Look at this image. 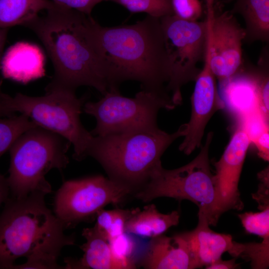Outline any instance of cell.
<instances>
[{
  "instance_id": "cell-1",
  "label": "cell",
  "mask_w": 269,
  "mask_h": 269,
  "mask_svg": "<svg viewBox=\"0 0 269 269\" xmlns=\"http://www.w3.org/2000/svg\"><path fill=\"white\" fill-rule=\"evenodd\" d=\"M46 11L24 25L41 40L53 64L54 74L46 92H76L79 87L89 86L104 95L109 86L94 32L95 19L55 3Z\"/></svg>"
},
{
  "instance_id": "cell-2",
  "label": "cell",
  "mask_w": 269,
  "mask_h": 269,
  "mask_svg": "<svg viewBox=\"0 0 269 269\" xmlns=\"http://www.w3.org/2000/svg\"><path fill=\"white\" fill-rule=\"evenodd\" d=\"M95 37L103 57L109 91L135 81L141 90L171 99L166 91L169 65L160 18L147 15L131 25L103 26L95 20Z\"/></svg>"
},
{
  "instance_id": "cell-3",
  "label": "cell",
  "mask_w": 269,
  "mask_h": 269,
  "mask_svg": "<svg viewBox=\"0 0 269 269\" xmlns=\"http://www.w3.org/2000/svg\"><path fill=\"white\" fill-rule=\"evenodd\" d=\"M45 195L10 196L0 214V269H61L62 249L75 244L73 236L47 208Z\"/></svg>"
},
{
  "instance_id": "cell-4",
  "label": "cell",
  "mask_w": 269,
  "mask_h": 269,
  "mask_svg": "<svg viewBox=\"0 0 269 269\" xmlns=\"http://www.w3.org/2000/svg\"><path fill=\"white\" fill-rule=\"evenodd\" d=\"M186 132L185 123L171 134L158 128L93 136L87 157L97 161L109 178L129 187L134 193L161 164L160 158L166 149L178 138L184 137Z\"/></svg>"
},
{
  "instance_id": "cell-5",
  "label": "cell",
  "mask_w": 269,
  "mask_h": 269,
  "mask_svg": "<svg viewBox=\"0 0 269 269\" xmlns=\"http://www.w3.org/2000/svg\"><path fill=\"white\" fill-rule=\"evenodd\" d=\"M71 144L63 137L38 126L22 133L9 150L6 179L10 196L20 198L32 193H50L51 186L45 176L52 169L66 168Z\"/></svg>"
},
{
  "instance_id": "cell-6",
  "label": "cell",
  "mask_w": 269,
  "mask_h": 269,
  "mask_svg": "<svg viewBox=\"0 0 269 269\" xmlns=\"http://www.w3.org/2000/svg\"><path fill=\"white\" fill-rule=\"evenodd\" d=\"M87 97L78 98L75 92L54 90L40 97L17 93L6 97L9 111L18 112L28 117L37 126L53 132L68 140L73 146V157L81 161L87 157V151L93 135L80 120Z\"/></svg>"
},
{
  "instance_id": "cell-7",
  "label": "cell",
  "mask_w": 269,
  "mask_h": 269,
  "mask_svg": "<svg viewBox=\"0 0 269 269\" xmlns=\"http://www.w3.org/2000/svg\"><path fill=\"white\" fill-rule=\"evenodd\" d=\"M213 137V132H209L197 156L186 165L174 169H165L161 164L156 167L134 197L144 203L162 197L188 200L198 206V214H205L215 197L209 158Z\"/></svg>"
},
{
  "instance_id": "cell-8",
  "label": "cell",
  "mask_w": 269,
  "mask_h": 269,
  "mask_svg": "<svg viewBox=\"0 0 269 269\" xmlns=\"http://www.w3.org/2000/svg\"><path fill=\"white\" fill-rule=\"evenodd\" d=\"M176 107L170 98L143 90L133 98L109 91L98 101L86 102L83 110L96 119V126L91 134L104 136L158 128L159 111Z\"/></svg>"
},
{
  "instance_id": "cell-9",
  "label": "cell",
  "mask_w": 269,
  "mask_h": 269,
  "mask_svg": "<svg viewBox=\"0 0 269 269\" xmlns=\"http://www.w3.org/2000/svg\"><path fill=\"white\" fill-rule=\"evenodd\" d=\"M169 65L166 91L174 105L182 103L181 89L195 81L207 50L209 21H188L174 14L160 18Z\"/></svg>"
},
{
  "instance_id": "cell-10",
  "label": "cell",
  "mask_w": 269,
  "mask_h": 269,
  "mask_svg": "<svg viewBox=\"0 0 269 269\" xmlns=\"http://www.w3.org/2000/svg\"><path fill=\"white\" fill-rule=\"evenodd\" d=\"M134 191L102 175L64 182L54 197V213L65 229L93 220L109 204L119 205Z\"/></svg>"
},
{
  "instance_id": "cell-11",
  "label": "cell",
  "mask_w": 269,
  "mask_h": 269,
  "mask_svg": "<svg viewBox=\"0 0 269 269\" xmlns=\"http://www.w3.org/2000/svg\"><path fill=\"white\" fill-rule=\"evenodd\" d=\"M251 143L247 133L239 125L220 159L214 163L215 197L205 214L209 225L215 226L220 217L225 212L241 210L244 208L238 185Z\"/></svg>"
},
{
  "instance_id": "cell-12",
  "label": "cell",
  "mask_w": 269,
  "mask_h": 269,
  "mask_svg": "<svg viewBox=\"0 0 269 269\" xmlns=\"http://www.w3.org/2000/svg\"><path fill=\"white\" fill-rule=\"evenodd\" d=\"M207 7L210 64L216 78L221 81L233 75L242 64L246 33L230 11L216 13L213 4H207Z\"/></svg>"
},
{
  "instance_id": "cell-13",
  "label": "cell",
  "mask_w": 269,
  "mask_h": 269,
  "mask_svg": "<svg viewBox=\"0 0 269 269\" xmlns=\"http://www.w3.org/2000/svg\"><path fill=\"white\" fill-rule=\"evenodd\" d=\"M201 69L195 82L194 91L191 97V112L186 124V132L179 146L180 151L189 155L201 145L206 125L219 110L225 104L219 96L214 75L210 64L208 49Z\"/></svg>"
},
{
  "instance_id": "cell-14",
  "label": "cell",
  "mask_w": 269,
  "mask_h": 269,
  "mask_svg": "<svg viewBox=\"0 0 269 269\" xmlns=\"http://www.w3.org/2000/svg\"><path fill=\"white\" fill-rule=\"evenodd\" d=\"M139 264L146 269L197 268L184 232L151 238Z\"/></svg>"
},
{
  "instance_id": "cell-15",
  "label": "cell",
  "mask_w": 269,
  "mask_h": 269,
  "mask_svg": "<svg viewBox=\"0 0 269 269\" xmlns=\"http://www.w3.org/2000/svg\"><path fill=\"white\" fill-rule=\"evenodd\" d=\"M82 236L86 242L80 248L84 254L79 260L65 259L64 269H135L134 260L116 255L108 239L94 227L83 229Z\"/></svg>"
},
{
  "instance_id": "cell-16",
  "label": "cell",
  "mask_w": 269,
  "mask_h": 269,
  "mask_svg": "<svg viewBox=\"0 0 269 269\" xmlns=\"http://www.w3.org/2000/svg\"><path fill=\"white\" fill-rule=\"evenodd\" d=\"M44 57L39 47L19 42L10 47L0 62L3 76L26 84L45 74Z\"/></svg>"
},
{
  "instance_id": "cell-17",
  "label": "cell",
  "mask_w": 269,
  "mask_h": 269,
  "mask_svg": "<svg viewBox=\"0 0 269 269\" xmlns=\"http://www.w3.org/2000/svg\"><path fill=\"white\" fill-rule=\"evenodd\" d=\"M198 215V223L193 230L184 232L197 268L210 264L229 252L234 241L231 235L216 233L209 228L206 217Z\"/></svg>"
},
{
  "instance_id": "cell-18",
  "label": "cell",
  "mask_w": 269,
  "mask_h": 269,
  "mask_svg": "<svg viewBox=\"0 0 269 269\" xmlns=\"http://www.w3.org/2000/svg\"><path fill=\"white\" fill-rule=\"evenodd\" d=\"M179 219L178 211L163 214L158 211L155 205L148 204L142 210L135 208L126 223L125 233L152 238L177 225Z\"/></svg>"
},
{
  "instance_id": "cell-19",
  "label": "cell",
  "mask_w": 269,
  "mask_h": 269,
  "mask_svg": "<svg viewBox=\"0 0 269 269\" xmlns=\"http://www.w3.org/2000/svg\"><path fill=\"white\" fill-rule=\"evenodd\" d=\"M232 13H238L245 22L248 44L269 42V0H236Z\"/></svg>"
},
{
  "instance_id": "cell-20",
  "label": "cell",
  "mask_w": 269,
  "mask_h": 269,
  "mask_svg": "<svg viewBox=\"0 0 269 269\" xmlns=\"http://www.w3.org/2000/svg\"><path fill=\"white\" fill-rule=\"evenodd\" d=\"M49 0H0V28L26 23L38 16V13L52 7Z\"/></svg>"
},
{
  "instance_id": "cell-21",
  "label": "cell",
  "mask_w": 269,
  "mask_h": 269,
  "mask_svg": "<svg viewBox=\"0 0 269 269\" xmlns=\"http://www.w3.org/2000/svg\"><path fill=\"white\" fill-rule=\"evenodd\" d=\"M35 126L37 125L21 114L0 118V157L22 133Z\"/></svg>"
},
{
  "instance_id": "cell-22",
  "label": "cell",
  "mask_w": 269,
  "mask_h": 269,
  "mask_svg": "<svg viewBox=\"0 0 269 269\" xmlns=\"http://www.w3.org/2000/svg\"><path fill=\"white\" fill-rule=\"evenodd\" d=\"M228 253L233 257H241L250 261L253 269H267L269 265V239H263L261 243L234 241Z\"/></svg>"
},
{
  "instance_id": "cell-23",
  "label": "cell",
  "mask_w": 269,
  "mask_h": 269,
  "mask_svg": "<svg viewBox=\"0 0 269 269\" xmlns=\"http://www.w3.org/2000/svg\"><path fill=\"white\" fill-rule=\"evenodd\" d=\"M120 4L132 12H145L160 18L173 14L171 0H105Z\"/></svg>"
},
{
  "instance_id": "cell-24",
  "label": "cell",
  "mask_w": 269,
  "mask_h": 269,
  "mask_svg": "<svg viewBox=\"0 0 269 269\" xmlns=\"http://www.w3.org/2000/svg\"><path fill=\"white\" fill-rule=\"evenodd\" d=\"M258 212H248L238 217L245 231L259 236L263 239H269V207Z\"/></svg>"
},
{
  "instance_id": "cell-25",
  "label": "cell",
  "mask_w": 269,
  "mask_h": 269,
  "mask_svg": "<svg viewBox=\"0 0 269 269\" xmlns=\"http://www.w3.org/2000/svg\"><path fill=\"white\" fill-rule=\"evenodd\" d=\"M173 14L188 21H196L202 14V6L199 0H171Z\"/></svg>"
},
{
  "instance_id": "cell-26",
  "label": "cell",
  "mask_w": 269,
  "mask_h": 269,
  "mask_svg": "<svg viewBox=\"0 0 269 269\" xmlns=\"http://www.w3.org/2000/svg\"><path fill=\"white\" fill-rule=\"evenodd\" d=\"M135 208L131 209H115L112 223L108 233L109 241L125 233V226Z\"/></svg>"
},
{
  "instance_id": "cell-27",
  "label": "cell",
  "mask_w": 269,
  "mask_h": 269,
  "mask_svg": "<svg viewBox=\"0 0 269 269\" xmlns=\"http://www.w3.org/2000/svg\"><path fill=\"white\" fill-rule=\"evenodd\" d=\"M261 183L257 193L253 195V198L259 204V209L262 210L269 207V168H266L258 175Z\"/></svg>"
},
{
  "instance_id": "cell-28",
  "label": "cell",
  "mask_w": 269,
  "mask_h": 269,
  "mask_svg": "<svg viewBox=\"0 0 269 269\" xmlns=\"http://www.w3.org/2000/svg\"><path fill=\"white\" fill-rule=\"evenodd\" d=\"M55 4L91 15L94 7L105 0H52Z\"/></svg>"
},
{
  "instance_id": "cell-29",
  "label": "cell",
  "mask_w": 269,
  "mask_h": 269,
  "mask_svg": "<svg viewBox=\"0 0 269 269\" xmlns=\"http://www.w3.org/2000/svg\"><path fill=\"white\" fill-rule=\"evenodd\" d=\"M256 146L259 156L265 161L269 159V128L263 130L252 140Z\"/></svg>"
},
{
  "instance_id": "cell-30",
  "label": "cell",
  "mask_w": 269,
  "mask_h": 269,
  "mask_svg": "<svg viewBox=\"0 0 269 269\" xmlns=\"http://www.w3.org/2000/svg\"><path fill=\"white\" fill-rule=\"evenodd\" d=\"M237 258L229 260H222L221 258L214 261L205 267L207 269H234L239 265L236 263Z\"/></svg>"
},
{
  "instance_id": "cell-31",
  "label": "cell",
  "mask_w": 269,
  "mask_h": 269,
  "mask_svg": "<svg viewBox=\"0 0 269 269\" xmlns=\"http://www.w3.org/2000/svg\"><path fill=\"white\" fill-rule=\"evenodd\" d=\"M10 196V190L6 178L0 174V207Z\"/></svg>"
},
{
  "instance_id": "cell-32",
  "label": "cell",
  "mask_w": 269,
  "mask_h": 269,
  "mask_svg": "<svg viewBox=\"0 0 269 269\" xmlns=\"http://www.w3.org/2000/svg\"><path fill=\"white\" fill-rule=\"evenodd\" d=\"M7 34V29L0 28V57L1 53L5 42ZM1 80L0 77V100L1 99L4 94L1 91Z\"/></svg>"
},
{
  "instance_id": "cell-33",
  "label": "cell",
  "mask_w": 269,
  "mask_h": 269,
  "mask_svg": "<svg viewBox=\"0 0 269 269\" xmlns=\"http://www.w3.org/2000/svg\"><path fill=\"white\" fill-rule=\"evenodd\" d=\"M6 94H4L3 98L0 100V118L12 115L7 108L6 103Z\"/></svg>"
},
{
  "instance_id": "cell-34",
  "label": "cell",
  "mask_w": 269,
  "mask_h": 269,
  "mask_svg": "<svg viewBox=\"0 0 269 269\" xmlns=\"http://www.w3.org/2000/svg\"><path fill=\"white\" fill-rule=\"evenodd\" d=\"M232 0H225V1H227V2L232 1Z\"/></svg>"
}]
</instances>
